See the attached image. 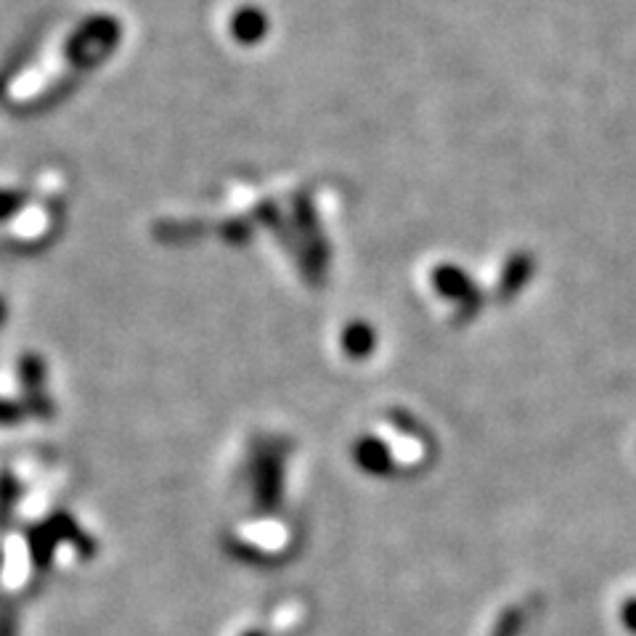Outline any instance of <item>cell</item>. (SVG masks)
<instances>
[{"instance_id":"cell-2","label":"cell","mask_w":636,"mask_h":636,"mask_svg":"<svg viewBox=\"0 0 636 636\" xmlns=\"http://www.w3.org/2000/svg\"><path fill=\"white\" fill-rule=\"evenodd\" d=\"M623 618H626V626L636 632V602H628L626 610H623Z\"/></svg>"},{"instance_id":"cell-3","label":"cell","mask_w":636,"mask_h":636,"mask_svg":"<svg viewBox=\"0 0 636 636\" xmlns=\"http://www.w3.org/2000/svg\"><path fill=\"white\" fill-rule=\"evenodd\" d=\"M14 621L11 618H3V623H0V636H14Z\"/></svg>"},{"instance_id":"cell-1","label":"cell","mask_w":636,"mask_h":636,"mask_svg":"<svg viewBox=\"0 0 636 636\" xmlns=\"http://www.w3.org/2000/svg\"><path fill=\"white\" fill-rule=\"evenodd\" d=\"M16 419H19V409H16V406H11L9 400H0V424L16 422Z\"/></svg>"}]
</instances>
